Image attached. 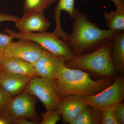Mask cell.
<instances>
[{
    "label": "cell",
    "instance_id": "cell-1",
    "mask_svg": "<svg viewBox=\"0 0 124 124\" xmlns=\"http://www.w3.org/2000/svg\"><path fill=\"white\" fill-rule=\"evenodd\" d=\"M72 31L65 42L75 56L95 50L112 39L117 31L100 28L96 23L89 20L85 14L76 9Z\"/></svg>",
    "mask_w": 124,
    "mask_h": 124
},
{
    "label": "cell",
    "instance_id": "cell-2",
    "mask_svg": "<svg viewBox=\"0 0 124 124\" xmlns=\"http://www.w3.org/2000/svg\"><path fill=\"white\" fill-rule=\"evenodd\" d=\"M65 61L61 63L57 79L60 98L68 95H94L113 83L110 78L93 80L89 74L82 70L66 66Z\"/></svg>",
    "mask_w": 124,
    "mask_h": 124
},
{
    "label": "cell",
    "instance_id": "cell-3",
    "mask_svg": "<svg viewBox=\"0 0 124 124\" xmlns=\"http://www.w3.org/2000/svg\"><path fill=\"white\" fill-rule=\"evenodd\" d=\"M111 40L93 51L74 56L64 62L67 67L92 72L106 78L115 79L117 73L111 56Z\"/></svg>",
    "mask_w": 124,
    "mask_h": 124
},
{
    "label": "cell",
    "instance_id": "cell-4",
    "mask_svg": "<svg viewBox=\"0 0 124 124\" xmlns=\"http://www.w3.org/2000/svg\"><path fill=\"white\" fill-rule=\"evenodd\" d=\"M5 32L13 39L23 38L32 41L43 48L56 56L63 58L66 61L75 56L72 50L68 45L54 32L45 31L23 33L16 32L9 28H6Z\"/></svg>",
    "mask_w": 124,
    "mask_h": 124
},
{
    "label": "cell",
    "instance_id": "cell-5",
    "mask_svg": "<svg viewBox=\"0 0 124 124\" xmlns=\"http://www.w3.org/2000/svg\"><path fill=\"white\" fill-rule=\"evenodd\" d=\"M36 100L34 96L24 90L11 97L0 112V116L12 121L19 118H26L37 121L39 119L36 109Z\"/></svg>",
    "mask_w": 124,
    "mask_h": 124
},
{
    "label": "cell",
    "instance_id": "cell-6",
    "mask_svg": "<svg viewBox=\"0 0 124 124\" xmlns=\"http://www.w3.org/2000/svg\"><path fill=\"white\" fill-rule=\"evenodd\" d=\"M87 105L99 111L112 108L122 103L124 99V78L123 75L116 76L113 83L94 95L84 96Z\"/></svg>",
    "mask_w": 124,
    "mask_h": 124
},
{
    "label": "cell",
    "instance_id": "cell-7",
    "mask_svg": "<svg viewBox=\"0 0 124 124\" xmlns=\"http://www.w3.org/2000/svg\"><path fill=\"white\" fill-rule=\"evenodd\" d=\"M25 90L39 99L46 110L57 109L60 100L57 80L32 78Z\"/></svg>",
    "mask_w": 124,
    "mask_h": 124
},
{
    "label": "cell",
    "instance_id": "cell-8",
    "mask_svg": "<svg viewBox=\"0 0 124 124\" xmlns=\"http://www.w3.org/2000/svg\"><path fill=\"white\" fill-rule=\"evenodd\" d=\"M9 43L4 56L19 59L33 64L42 54L44 49L36 42L27 39H18Z\"/></svg>",
    "mask_w": 124,
    "mask_h": 124
},
{
    "label": "cell",
    "instance_id": "cell-9",
    "mask_svg": "<svg viewBox=\"0 0 124 124\" xmlns=\"http://www.w3.org/2000/svg\"><path fill=\"white\" fill-rule=\"evenodd\" d=\"M64 61L66 60L44 49L39 57L32 64L37 76L57 80L60 65Z\"/></svg>",
    "mask_w": 124,
    "mask_h": 124
},
{
    "label": "cell",
    "instance_id": "cell-10",
    "mask_svg": "<svg viewBox=\"0 0 124 124\" xmlns=\"http://www.w3.org/2000/svg\"><path fill=\"white\" fill-rule=\"evenodd\" d=\"M50 25L51 23L44 13L37 11L24 13L23 17L15 23L19 32L23 33L46 31Z\"/></svg>",
    "mask_w": 124,
    "mask_h": 124
},
{
    "label": "cell",
    "instance_id": "cell-11",
    "mask_svg": "<svg viewBox=\"0 0 124 124\" xmlns=\"http://www.w3.org/2000/svg\"><path fill=\"white\" fill-rule=\"evenodd\" d=\"M87 105L84 96L68 95L61 98L57 108L63 123L69 124Z\"/></svg>",
    "mask_w": 124,
    "mask_h": 124
},
{
    "label": "cell",
    "instance_id": "cell-12",
    "mask_svg": "<svg viewBox=\"0 0 124 124\" xmlns=\"http://www.w3.org/2000/svg\"><path fill=\"white\" fill-rule=\"evenodd\" d=\"M0 69L1 72L9 74L31 77L37 76L32 64L16 58L4 56L0 57Z\"/></svg>",
    "mask_w": 124,
    "mask_h": 124
},
{
    "label": "cell",
    "instance_id": "cell-13",
    "mask_svg": "<svg viewBox=\"0 0 124 124\" xmlns=\"http://www.w3.org/2000/svg\"><path fill=\"white\" fill-rule=\"evenodd\" d=\"M33 77L0 72V86L11 97L19 94L26 89Z\"/></svg>",
    "mask_w": 124,
    "mask_h": 124
},
{
    "label": "cell",
    "instance_id": "cell-14",
    "mask_svg": "<svg viewBox=\"0 0 124 124\" xmlns=\"http://www.w3.org/2000/svg\"><path fill=\"white\" fill-rule=\"evenodd\" d=\"M111 56L116 73L124 72V31H117L111 39Z\"/></svg>",
    "mask_w": 124,
    "mask_h": 124
},
{
    "label": "cell",
    "instance_id": "cell-15",
    "mask_svg": "<svg viewBox=\"0 0 124 124\" xmlns=\"http://www.w3.org/2000/svg\"><path fill=\"white\" fill-rule=\"evenodd\" d=\"M75 0H59L54 11L55 28L54 33L63 40H66L68 34L64 31L61 27L60 14L61 11H64L69 15L70 18L73 19L75 11Z\"/></svg>",
    "mask_w": 124,
    "mask_h": 124
},
{
    "label": "cell",
    "instance_id": "cell-16",
    "mask_svg": "<svg viewBox=\"0 0 124 124\" xmlns=\"http://www.w3.org/2000/svg\"><path fill=\"white\" fill-rule=\"evenodd\" d=\"M103 16L108 29L124 31V4L116 8L115 11L111 10L109 12L104 11Z\"/></svg>",
    "mask_w": 124,
    "mask_h": 124
},
{
    "label": "cell",
    "instance_id": "cell-17",
    "mask_svg": "<svg viewBox=\"0 0 124 124\" xmlns=\"http://www.w3.org/2000/svg\"><path fill=\"white\" fill-rule=\"evenodd\" d=\"M69 124H101L100 111L93 107L88 105Z\"/></svg>",
    "mask_w": 124,
    "mask_h": 124
},
{
    "label": "cell",
    "instance_id": "cell-18",
    "mask_svg": "<svg viewBox=\"0 0 124 124\" xmlns=\"http://www.w3.org/2000/svg\"><path fill=\"white\" fill-rule=\"evenodd\" d=\"M50 5L47 0H24L23 10L24 13L32 11L44 13Z\"/></svg>",
    "mask_w": 124,
    "mask_h": 124
},
{
    "label": "cell",
    "instance_id": "cell-19",
    "mask_svg": "<svg viewBox=\"0 0 124 124\" xmlns=\"http://www.w3.org/2000/svg\"><path fill=\"white\" fill-rule=\"evenodd\" d=\"M61 114L58 109L48 110L41 114L40 124H55L61 120Z\"/></svg>",
    "mask_w": 124,
    "mask_h": 124
},
{
    "label": "cell",
    "instance_id": "cell-20",
    "mask_svg": "<svg viewBox=\"0 0 124 124\" xmlns=\"http://www.w3.org/2000/svg\"><path fill=\"white\" fill-rule=\"evenodd\" d=\"M101 124H118L113 112V108L100 111Z\"/></svg>",
    "mask_w": 124,
    "mask_h": 124
},
{
    "label": "cell",
    "instance_id": "cell-21",
    "mask_svg": "<svg viewBox=\"0 0 124 124\" xmlns=\"http://www.w3.org/2000/svg\"><path fill=\"white\" fill-rule=\"evenodd\" d=\"M113 112L118 124H124V105L122 103L113 108Z\"/></svg>",
    "mask_w": 124,
    "mask_h": 124
},
{
    "label": "cell",
    "instance_id": "cell-22",
    "mask_svg": "<svg viewBox=\"0 0 124 124\" xmlns=\"http://www.w3.org/2000/svg\"><path fill=\"white\" fill-rule=\"evenodd\" d=\"M13 39L8 34L0 33V57L4 56L5 50Z\"/></svg>",
    "mask_w": 124,
    "mask_h": 124
},
{
    "label": "cell",
    "instance_id": "cell-23",
    "mask_svg": "<svg viewBox=\"0 0 124 124\" xmlns=\"http://www.w3.org/2000/svg\"><path fill=\"white\" fill-rule=\"evenodd\" d=\"M11 96L0 86V112L7 103Z\"/></svg>",
    "mask_w": 124,
    "mask_h": 124
},
{
    "label": "cell",
    "instance_id": "cell-24",
    "mask_svg": "<svg viewBox=\"0 0 124 124\" xmlns=\"http://www.w3.org/2000/svg\"><path fill=\"white\" fill-rule=\"evenodd\" d=\"M19 19V17L15 15L0 12V23L3 22H11L15 23L17 22Z\"/></svg>",
    "mask_w": 124,
    "mask_h": 124
},
{
    "label": "cell",
    "instance_id": "cell-25",
    "mask_svg": "<svg viewBox=\"0 0 124 124\" xmlns=\"http://www.w3.org/2000/svg\"><path fill=\"white\" fill-rule=\"evenodd\" d=\"M26 118H19L14 120L12 124H39V122L36 121H30Z\"/></svg>",
    "mask_w": 124,
    "mask_h": 124
},
{
    "label": "cell",
    "instance_id": "cell-26",
    "mask_svg": "<svg viewBox=\"0 0 124 124\" xmlns=\"http://www.w3.org/2000/svg\"><path fill=\"white\" fill-rule=\"evenodd\" d=\"M84 1H87V0H84ZM113 2L116 8H117L122 5L124 4V0H110Z\"/></svg>",
    "mask_w": 124,
    "mask_h": 124
},
{
    "label": "cell",
    "instance_id": "cell-27",
    "mask_svg": "<svg viewBox=\"0 0 124 124\" xmlns=\"http://www.w3.org/2000/svg\"><path fill=\"white\" fill-rule=\"evenodd\" d=\"M12 124V121L2 116H0V124Z\"/></svg>",
    "mask_w": 124,
    "mask_h": 124
},
{
    "label": "cell",
    "instance_id": "cell-28",
    "mask_svg": "<svg viewBox=\"0 0 124 124\" xmlns=\"http://www.w3.org/2000/svg\"><path fill=\"white\" fill-rule=\"evenodd\" d=\"M47 0L51 4H54V3H55L57 1V0Z\"/></svg>",
    "mask_w": 124,
    "mask_h": 124
},
{
    "label": "cell",
    "instance_id": "cell-29",
    "mask_svg": "<svg viewBox=\"0 0 124 124\" xmlns=\"http://www.w3.org/2000/svg\"><path fill=\"white\" fill-rule=\"evenodd\" d=\"M1 72V70H0V72Z\"/></svg>",
    "mask_w": 124,
    "mask_h": 124
}]
</instances>
